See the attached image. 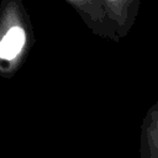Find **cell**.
Returning <instances> with one entry per match:
<instances>
[{"mask_svg": "<svg viewBox=\"0 0 158 158\" xmlns=\"http://www.w3.org/2000/svg\"><path fill=\"white\" fill-rule=\"evenodd\" d=\"M35 43V31L22 0L0 2V77L11 79L22 68Z\"/></svg>", "mask_w": 158, "mask_h": 158, "instance_id": "obj_1", "label": "cell"}, {"mask_svg": "<svg viewBox=\"0 0 158 158\" xmlns=\"http://www.w3.org/2000/svg\"><path fill=\"white\" fill-rule=\"evenodd\" d=\"M96 36L118 42L135 23L139 0H65Z\"/></svg>", "mask_w": 158, "mask_h": 158, "instance_id": "obj_2", "label": "cell"}, {"mask_svg": "<svg viewBox=\"0 0 158 158\" xmlns=\"http://www.w3.org/2000/svg\"><path fill=\"white\" fill-rule=\"evenodd\" d=\"M141 158H158V100L147 111L141 126Z\"/></svg>", "mask_w": 158, "mask_h": 158, "instance_id": "obj_3", "label": "cell"}]
</instances>
